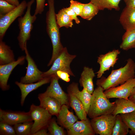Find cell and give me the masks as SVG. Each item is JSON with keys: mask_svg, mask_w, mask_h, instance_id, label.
Returning a JSON list of instances; mask_svg holds the SVG:
<instances>
[{"mask_svg": "<svg viewBox=\"0 0 135 135\" xmlns=\"http://www.w3.org/2000/svg\"><path fill=\"white\" fill-rule=\"evenodd\" d=\"M48 10L46 17V30L53 48L52 56L47 65L49 66L61 54L64 47L61 42L59 28L56 22L54 0H48Z\"/></svg>", "mask_w": 135, "mask_h": 135, "instance_id": "1", "label": "cell"}, {"mask_svg": "<svg viewBox=\"0 0 135 135\" xmlns=\"http://www.w3.org/2000/svg\"><path fill=\"white\" fill-rule=\"evenodd\" d=\"M135 78V62L131 58L127 60L124 67L112 71L107 78L102 77L96 82L97 86H100L106 90L123 84L129 79Z\"/></svg>", "mask_w": 135, "mask_h": 135, "instance_id": "2", "label": "cell"}, {"mask_svg": "<svg viewBox=\"0 0 135 135\" xmlns=\"http://www.w3.org/2000/svg\"><path fill=\"white\" fill-rule=\"evenodd\" d=\"M104 89L98 86L92 93L90 105L87 113L93 118L102 115L112 114L116 106L115 102L110 101L105 95Z\"/></svg>", "mask_w": 135, "mask_h": 135, "instance_id": "3", "label": "cell"}, {"mask_svg": "<svg viewBox=\"0 0 135 135\" xmlns=\"http://www.w3.org/2000/svg\"><path fill=\"white\" fill-rule=\"evenodd\" d=\"M34 2V0H30L27 2L25 14L18 19L20 31L17 38L20 47L22 51L24 50L27 41L30 39L33 24L37 18L36 15H32L30 13L32 6Z\"/></svg>", "mask_w": 135, "mask_h": 135, "instance_id": "4", "label": "cell"}, {"mask_svg": "<svg viewBox=\"0 0 135 135\" xmlns=\"http://www.w3.org/2000/svg\"><path fill=\"white\" fill-rule=\"evenodd\" d=\"M76 55L70 54L67 48L64 47L59 55L54 60L52 66L48 71L43 72L44 78L51 76L55 74L57 71L61 70L68 73L70 76H75L71 70L70 65Z\"/></svg>", "mask_w": 135, "mask_h": 135, "instance_id": "5", "label": "cell"}, {"mask_svg": "<svg viewBox=\"0 0 135 135\" xmlns=\"http://www.w3.org/2000/svg\"><path fill=\"white\" fill-rule=\"evenodd\" d=\"M33 120L30 135L41 129L47 128L52 115L46 109L40 106L32 104L29 112Z\"/></svg>", "mask_w": 135, "mask_h": 135, "instance_id": "6", "label": "cell"}, {"mask_svg": "<svg viewBox=\"0 0 135 135\" xmlns=\"http://www.w3.org/2000/svg\"><path fill=\"white\" fill-rule=\"evenodd\" d=\"M116 116L112 114L102 115L94 118L90 120L95 134L100 135H112Z\"/></svg>", "mask_w": 135, "mask_h": 135, "instance_id": "7", "label": "cell"}, {"mask_svg": "<svg viewBox=\"0 0 135 135\" xmlns=\"http://www.w3.org/2000/svg\"><path fill=\"white\" fill-rule=\"evenodd\" d=\"M27 3L23 0L11 11L0 17V40H2L12 23L18 17L22 16L27 8Z\"/></svg>", "mask_w": 135, "mask_h": 135, "instance_id": "8", "label": "cell"}, {"mask_svg": "<svg viewBox=\"0 0 135 135\" xmlns=\"http://www.w3.org/2000/svg\"><path fill=\"white\" fill-rule=\"evenodd\" d=\"M26 45L24 50L26 59L28 62L26 72L25 75L21 78L20 82L28 84L38 81L44 78L43 76V72L38 68L35 62L29 53Z\"/></svg>", "mask_w": 135, "mask_h": 135, "instance_id": "9", "label": "cell"}, {"mask_svg": "<svg viewBox=\"0 0 135 135\" xmlns=\"http://www.w3.org/2000/svg\"><path fill=\"white\" fill-rule=\"evenodd\" d=\"M135 86V78L129 80L119 86L105 90L104 93L108 98H124L128 99L132 91Z\"/></svg>", "mask_w": 135, "mask_h": 135, "instance_id": "10", "label": "cell"}, {"mask_svg": "<svg viewBox=\"0 0 135 135\" xmlns=\"http://www.w3.org/2000/svg\"><path fill=\"white\" fill-rule=\"evenodd\" d=\"M59 79L56 74L52 75L50 85L44 93L57 100L62 105H68L69 103L68 95L63 90L60 85L58 82Z\"/></svg>", "mask_w": 135, "mask_h": 135, "instance_id": "11", "label": "cell"}, {"mask_svg": "<svg viewBox=\"0 0 135 135\" xmlns=\"http://www.w3.org/2000/svg\"><path fill=\"white\" fill-rule=\"evenodd\" d=\"M120 51L114 49L98 57L97 62L100 65V69L96 72L98 78H100L104 72L108 70L111 67H113L118 59V55Z\"/></svg>", "mask_w": 135, "mask_h": 135, "instance_id": "12", "label": "cell"}, {"mask_svg": "<svg viewBox=\"0 0 135 135\" xmlns=\"http://www.w3.org/2000/svg\"><path fill=\"white\" fill-rule=\"evenodd\" d=\"M0 120L12 125L33 120L29 112L6 111L1 109Z\"/></svg>", "mask_w": 135, "mask_h": 135, "instance_id": "13", "label": "cell"}, {"mask_svg": "<svg viewBox=\"0 0 135 135\" xmlns=\"http://www.w3.org/2000/svg\"><path fill=\"white\" fill-rule=\"evenodd\" d=\"M25 59L26 57L22 56L14 62L6 64L0 65V86L2 90L9 89L10 87L8 84V82L12 71L18 65L23 64Z\"/></svg>", "mask_w": 135, "mask_h": 135, "instance_id": "14", "label": "cell"}, {"mask_svg": "<svg viewBox=\"0 0 135 135\" xmlns=\"http://www.w3.org/2000/svg\"><path fill=\"white\" fill-rule=\"evenodd\" d=\"M38 98L40 106L47 110L52 116H57L62 106L58 100L44 93L39 94Z\"/></svg>", "mask_w": 135, "mask_h": 135, "instance_id": "15", "label": "cell"}, {"mask_svg": "<svg viewBox=\"0 0 135 135\" xmlns=\"http://www.w3.org/2000/svg\"><path fill=\"white\" fill-rule=\"evenodd\" d=\"M67 130L69 135H94L96 134L91 125L90 121L86 119L76 121Z\"/></svg>", "mask_w": 135, "mask_h": 135, "instance_id": "16", "label": "cell"}, {"mask_svg": "<svg viewBox=\"0 0 135 135\" xmlns=\"http://www.w3.org/2000/svg\"><path fill=\"white\" fill-rule=\"evenodd\" d=\"M51 76L44 77L35 83L26 84L18 81L16 82L15 84L19 87L21 91L20 104L21 106H23L26 97L30 93L42 85L50 82Z\"/></svg>", "mask_w": 135, "mask_h": 135, "instance_id": "17", "label": "cell"}, {"mask_svg": "<svg viewBox=\"0 0 135 135\" xmlns=\"http://www.w3.org/2000/svg\"><path fill=\"white\" fill-rule=\"evenodd\" d=\"M67 90L74 94L81 101L84 106L87 114L91 103L92 94L84 88L81 91H80L78 88V84L74 82L68 86Z\"/></svg>", "mask_w": 135, "mask_h": 135, "instance_id": "18", "label": "cell"}, {"mask_svg": "<svg viewBox=\"0 0 135 135\" xmlns=\"http://www.w3.org/2000/svg\"><path fill=\"white\" fill-rule=\"evenodd\" d=\"M58 122L60 124L68 130L78 120L77 116L69 110L68 105L62 106L57 116Z\"/></svg>", "mask_w": 135, "mask_h": 135, "instance_id": "19", "label": "cell"}, {"mask_svg": "<svg viewBox=\"0 0 135 135\" xmlns=\"http://www.w3.org/2000/svg\"><path fill=\"white\" fill-rule=\"evenodd\" d=\"M119 20L126 30L135 29V8L126 6L121 14Z\"/></svg>", "mask_w": 135, "mask_h": 135, "instance_id": "20", "label": "cell"}, {"mask_svg": "<svg viewBox=\"0 0 135 135\" xmlns=\"http://www.w3.org/2000/svg\"><path fill=\"white\" fill-rule=\"evenodd\" d=\"M95 76V74L92 68L84 66L79 81L80 86L92 94L94 90L93 79Z\"/></svg>", "mask_w": 135, "mask_h": 135, "instance_id": "21", "label": "cell"}, {"mask_svg": "<svg viewBox=\"0 0 135 135\" xmlns=\"http://www.w3.org/2000/svg\"><path fill=\"white\" fill-rule=\"evenodd\" d=\"M116 106L112 114H118L130 113L135 110V103L129 99L117 98L115 101Z\"/></svg>", "mask_w": 135, "mask_h": 135, "instance_id": "22", "label": "cell"}, {"mask_svg": "<svg viewBox=\"0 0 135 135\" xmlns=\"http://www.w3.org/2000/svg\"><path fill=\"white\" fill-rule=\"evenodd\" d=\"M67 91L70 105L80 120L86 119L87 114L82 102L74 94L69 91Z\"/></svg>", "mask_w": 135, "mask_h": 135, "instance_id": "23", "label": "cell"}, {"mask_svg": "<svg viewBox=\"0 0 135 135\" xmlns=\"http://www.w3.org/2000/svg\"><path fill=\"white\" fill-rule=\"evenodd\" d=\"M13 51L10 46L0 40V64H6L15 61Z\"/></svg>", "mask_w": 135, "mask_h": 135, "instance_id": "24", "label": "cell"}, {"mask_svg": "<svg viewBox=\"0 0 135 135\" xmlns=\"http://www.w3.org/2000/svg\"><path fill=\"white\" fill-rule=\"evenodd\" d=\"M120 48L124 50L135 48V29L126 30L122 36Z\"/></svg>", "mask_w": 135, "mask_h": 135, "instance_id": "25", "label": "cell"}, {"mask_svg": "<svg viewBox=\"0 0 135 135\" xmlns=\"http://www.w3.org/2000/svg\"><path fill=\"white\" fill-rule=\"evenodd\" d=\"M90 0L100 10H103L106 8L109 10L114 9L118 11L120 9L119 4L121 0Z\"/></svg>", "mask_w": 135, "mask_h": 135, "instance_id": "26", "label": "cell"}, {"mask_svg": "<svg viewBox=\"0 0 135 135\" xmlns=\"http://www.w3.org/2000/svg\"><path fill=\"white\" fill-rule=\"evenodd\" d=\"M99 10L96 5L90 2L84 4L80 16L84 19L90 20L97 14Z\"/></svg>", "mask_w": 135, "mask_h": 135, "instance_id": "27", "label": "cell"}, {"mask_svg": "<svg viewBox=\"0 0 135 135\" xmlns=\"http://www.w3.org/2000/svg\"><path fill=\"white\" fill-rule=\"evenodd\" d=\"M129 129L127 125L122 120L120 114L116 115L112 135H126L129 133Z\"/></svg>", "mask_w": 135, "mask_h": 135, "instance_id": "28", "label": "cell"}, {"mask_svg": "<svg viewBox=\"0 0 135 135\" xmlns=\"http://www.w3.org/2000/svg\"><path fill=\"white\" fill-rule=\"evenodd\" d=\"M56 21L59 28L64 27L66 28H72L73 25L72 20L64 10H60L56 14Z\"/></svg>", "mask_w": 135, "mask_h": 135, "instance_id": "29", "label": "cell"}, {"mask_svg": "<svg viewBox=\"0 0 135 135\" xmlns=\"http://www.w3.org/2000/svg\"><path fill=\"white\" fill-rule=\"evenodd\" d=\"M122 120L129 129V134L135 135V110L131 112L120 114Z\"/></svg>", "mask_w": 135, "mask_h": 135, "instance_id": "30", "label": "cell"}, {"mask_svg": "<svg viewBox=\"0 0 135 135\" xmlns=\"http://www.w3.org/2000/svg\"><path fill=\"white\" fill-rule=\"evenodd\" d=\"M33 123L32 122H28L14 125V127L16 135H30Z\"/></svg>", "mask_w": 135, "mask_h": 135, "instance_id": "31", "label": "cell"}, {"mask_svg": "<svg viewBox=\"0 0 135 135\" xmlns=\"http://www.w3.org/2000/svg\"><path fill=\"white\" fill-rule=\"evenodd\" d=\"M49 135H64L65 132L62 128L59 126L54 118L50 120L47 127Z\"/></svg>", "mask_w": 135, "mask_h": 135, "instance_id": "32", "label": "cell"}, {"mask_svg": "<svg viewBox=\"0 0 135 135\" xmlns=\"http://www.w3.org/2000/svg\"><path fill=\"white\" fill-rule=\"evenodd\" d=\"M12 125L3 121L0 122V134L16 135L14 128Z\"/></svg>", "mask_w": 135, "mask_h": 135, "instance_id": "33", "label": "cell"}, {"mask_svg": "<svg viewBox=\"0 0 135 135\" xmlns=\"http://www.w3.org/2000/svg\"><path fill=\"white\" fill-rule=\"evenodd\" d=\"M16 6L4 0H0V17L8 13Z\"/></svg>", "mask_w": 135, "mask_h": 135, "instance_id": "34", "label": "cell"}, {"mask_svg": "<svg viewBox=\"0 0 135 135\" xmlns=\"http://www.w3.org/2000/svg\"><path fill=\"white\" fill-rule=\"evenodd\" d=\"M84 4L78 1L70 0V7L74 12L77 16H80Z\"/></svg>", "mask_w": 135, "mask_h": 135, "instance_id": "35", "label": "cell"}, {"mask_svg": "<svg viewBox=\"0 0 135 135\" xmlns=\"http://www.w3.org/2000/svg\"><path fill=\"white\" fill-rule=\"evenodd\" d=\"M64 12L72 20H75L76 24H79L80 22V20L77 17L76 14L74 12L69 6L62 8Z\"/></svg>", "mask_w": 135, "mask_h": 135, "instance_id": "36", "label": "cell"}, {"mask_svg": "<svg viewBox=\"0 0 135 135\" xmlns=\"http://www.w3.org/2000/svg\"><path fill=\"white\" fill-rule=\"evenodd\" d=\"M45 0H36V6L34 14H41L44 11Z\"/></svg>", "mask_w": 135, "mask_h": 135, "instance_id": "37", "label": "cell"}, {"mask_svg": "<svg viewBox=\"0 0 135 135\" xmlns=\"http://www.w3.org/2000/svg\"><path fill=\"white\" fill-rule=\"evenodd\" d=\"M56 74L62 80L66 82L70 81V75L67 72L61 70H58L56 72Z\"/></svg>", "mask_w": 135, "mask_h": 135, "instance_id": "38", "label": "cell"}, {"mask_svg": "<svg viewBox=\"0 0 135 135\" xmlns=\"http://www.w3.org/2000/svg\"><path fill=\"white\" fill-rule=\"evenodd\" d=\"M126 6L135 8V0H124Z\"/></svg>", "mask_w": 135, "mask_h": 135, "instance_id": "39", "label": "cell"}, {"mask_svg": "<svg viewBox=\"0 0 135 135\" xmlns=\"http://www.w3.org/2000/svg\"><path fill=\"white\" fill-rule=\"evenodd\" d=\"M48 130L46 128H44L39 130L36 132L32 135H49L48 132Z\"/></svg>", "mask_w": 135, "mask_h": 135, "instance_id": "40", "label": "cell"}, {"mask_svg": "<svg viewBox=\"0 0 135 135\" xmlns=\"http://www.w3.org/2000/svg\"><path fill=\"white\" fill-rule=\"evenodd\" d=\"M128 99L135 103V86L132 90Z\"/></svg>", "mask_w": 135, "mask_h": 135, "instance_id": "41", "label": "cell"}, {"mask_svg": "<svg viewBox=\"0 0 135 135\" xmlns=\"http://www.w3.org/2000/svg\"><path fill=\"white\" fill-rule=\"evenodd\" d=\"M10 4L17 6L20 3L18 0H4Z\"/></svg>", "mask_w": 135, "mask_h": 135, "instance_id": "42", "label": "cell"}]
</instances>
